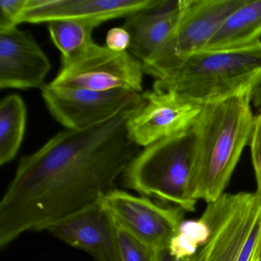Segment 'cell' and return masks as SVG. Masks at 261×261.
Instances as JSON below:
<instances>
[{"mask_svg":"<svg viewBox=\"0 0 261 261\" xmlns=\"http://www.w3.org/2000/svg\"><path fill=\"white\" fill-rule=\"evenodd\" d=\"M146 99L137 94L108 120L65 129L22 157L0 202V247L102 201L140 146L128 130Z\"/></svg>","mask_w":261,"mask_h":261,"instance_id":"6da1fadb","label":"cell"},{"mask_svg":"<svg viewBox=\"0 0 261 261\" xmlns=\"http://www.w3.org/2000/svg\"><path fill=\"white\" fill-rule=\"evenodd\" d=\"M254 94L241 95L202 108L193 127L196 141L195 198L208 203L227 188L241 154L249 144Z\"/></svg>","mask_w":261,"mask_h":261,"instance_id":"7a4b0ae2","label":"cell"},{"mask_svg":"<svg viewBox=\"0 0 261 261\" xmlns=\"http://www.w3.org/2000/svg\"><path fill=\"white\" fill-rule=\"evenodd\" d=\"M261 87V42L235 49L201 50L172 75L155 82L153 89L173 91L204 107Z\"/></svg>","mask_w":261,"mask_h":261,"instance_id":"3957f363","label":"cell"},{"mask_svg":"<svg viewBox=\"0 0 261 261\" xmlns=\"http://www.w3.org/2000/svg\"><path fill=\"white\" fill-rule=\"evenodd\" d=\"M195 153L192 126L143 148L123 172L122 185L142 196L195 212Z\"/></svg>","mask_w":261,"mask_h":261,"instance_id":"277c9868","label":"cell"},{"mask_svg":"<svg viewBox=\"0 0 261 261\" xmlns=\"http://www.w3.org/2000/svg\"><path fill=\"white\" fill-rule=\"evenodd\" d=\"M207 235L195 254L182 261H261V196L224 193L201 216Z\"/></svg>","mask_w":261,"mask_h":261,"instance_id":"5b68a950","label":"cell"},{"mask_svg":"<svg viewBox=\"0 0 261 261\" xmlns=\"http://www.w3.org/2000/svg\"><path fill=\"white\" fill-rule=\"evenodd\" d=\"M246 0H187L176 27L159 49L143 63L155 82L172 75L194 53L204 48L226 19Z\"/></svg>","mask_w":261,"mask_h":261,"instance_id":"8992f818","label":"cell"},{"mask_svg":"<svg viewBox=\"0 0 261 261\" xmlns=\"http://www.w3.org/2000/svg\"><path fill=\"white\" fill-rule=\"evenodd\" d=\"M50 85L93 91L123 90L141 94L143 63L129 51L117 53L93 42L66 61Z\"/></svg>","mask_w":261,"mask_h":261,"instance_id":"52a82bcc","label":"cell"},{"mask_svg":"<svg viewBox=\"0 0 261 261\" xmlns=\"http://www.w3.org/2000/svg\"><path fill=\"white\" fill-rule=\"evenodd\" d=\"M117 226L155 250L169 249L185 221V211L163 206L147 197L115 189L103 200Z\"/></svg>","mask_w":261,"mask_h":261,"instance_id":"ba28073f","label":"cell"},{"mask_svg":"<svg viewBox=\"0 0 261 261\" xmlns=\"http://www.w3.org/2000/svg\"><path fill=\"white\" fill-rule=\"evenodd\" d=\"M143 95L145 105L128 123L129 135L140 147L192 127L203 108L169 90L152 89Z\"/></svg>","mask_w":261,"mask_h":261,"instance_id":"9c48e42d","label":"cell"},{"mask_svg":"<svg viewBox=\"0 0 261 261\" xmlns=\"http://www.w3.org/2000/svg\"><path fill=\"white\" fill-rule=\"evenodd\" d=\"M51 115L67 129H79L108 120L135 94L123 90L93 91L55 87L42 90Z\"/></svg>","mask_w":261,"mask_h":261,"instance_id":"30bf717a","label":"cell"},{"mask_svg":"<svg viewBox=\"0 0 261 261\" xmlns=\"http://www.w3.org/2000/svg\"><path fill=\"white\" fill-rule=\"evenodd\" d=\"M45 230L97 261H120L118 228L102 201L59 220Z\"/></svg>","mask_w":261,"mask_h":261,"instance_id":"8fae6325","label":"cell"},{"mask_svg":"<svg viewBox=\"0 0 261 261\" xmlns=\"http://www.w3.org/2000/svg\"><path fill=\"white\" fill-rule=\"evenodd\" d=\"M51 65L32 33L18 27L0 30V88L25 90L46 85Z\"/></svg>","mask_w":261,"mask_h":261,"instance_id":"7c38bea8","label":"cell"},{"mask_svg":"<svg viewBox=\"0 0 261 261\" xmlns=\"http://www.w3.org/2000/svg\"><path fill=\"white\" fill-rule=\"evenodd\" d=\"M153 0H29L21 23L56 20L91 22L98 27L149 7Z\"/></svg>","mask_w":261,"mask_h":261,"instance_id":"4fadbf2b","label":"cell"},{"mask_svg":"<svg viewBox=\"0 0 261 261\" xmlns=\"http://www.w3.org/2000/svg\"><path fill=\"white\" fill-rule=\"evenodd\" d=\"M187 0H153L149 7L125 18L123 27L131 37L129 51L144 63L170 36Z\"/></svg>","mask_w":261,"mask_h":261,"instance_id":"5bb4252c","label":"cell"},{"mask_svg":"<svg viewBox=\"0 0 261 261\" xmlns=\"http://www.w3.org/2000/svg\"><path fill=\"white\" fill-rule=\"evenodd\" d=\"M259 42L261 0H246L224 20L202 50L235 49Z\"/></svg>","mask_w":261,"mask_h":261,"instance_id":"9a60e30c","label":"cell"},{"mask_svg":"<svg viewBox=\"0 0 261 261\" xmlns=\"http://www.w3.org/2000/svg\"><path fill=\"white\" fill-rule=\"evenodd\" d=\"M27 111L19 94L6 96L0 103V165L14 160L20 149L27 126Z\"/></svg>","mask_w":261,"mask_h":261,"instance_id":"2e32d148","label":"cell"},{"mask_svg":"<svg viewBox=\"0 0 261 261\" xmlns=\"http://www.w3.org/2000/svg\"><path fill=\"white\" fill-rule=\"evenodd\" d=\"M96 27V24L77 20L48 22V30L53 43L60 51L61 62L71 59L92 44Z\"/></svg>","mask_w":261,"mask_h":261,"instance_id":"e0dca14e","label":"cell"},{"mask_svg":"<svg viewBox=\"0 0 261 261\" xmlns=\"http://www.w3.org/2000/svg\"><path fill=\"white\" fill-rule=\"evenodd\" d=\"M207 235V225L201 218L184 221L171 241L169 253L175 261L185 260L195 254Z\"/></svg>","mask_w":261,"mask_h":261,"instance_id":"ac0fdd59","label":"cell"},{"mask_svg":"<svg viewBox=\"0 0 261 261\" xmlns=\"http://www.w3.org/2000/svg\"><path fill=\"white\" fill-rule=\"evenodd\" d=\"M118 228V247L120 261H156L157 250Z\"/></svg>","mask_w":261,"mask_h":261,"instance_id":"d6986e66","label":"cell"},{"mask_svg":"<svg viewBox=\"0 0 261 261\" xmlns=\"http://www.w3.org/2000/svg\"><path fill=\"white\" fill-rule=\"evenodd\" d=\"M29 0H1L0 1V30L18 27L27 8Z\"/></svg>","mask_w":261,"mask_h":261,"instance_id":"ffe728a7","label":"cell"},{"mask_svg":"<svg viewBox=\"0 0 261 261\" xmlns=\"http://www.w3.org/2000/svg\"><path fill=\"white\" fill-rule=\"evenodd\" d=\"M248 145L256 177V193L261 196V111L256 113L253 117V127Z\"/></svg>","mask_w":261,"mask_h":261,"instance_id":"44dd1931","label":"cell"},{"mask_svg":"<svg viewBox=\"0 0 261 261\" xmlns=\"http://www.w3.org/2000/svg\"><path fill=\"white\" fill-rule=\"evenodd\" d=\"M130 43V35L123 27L111 29L107 34L106 46L112 51L117 53L128 51Z\"/></svg>","mask_w":261,"mask_h":261,"instance_id":"7402d4cb","label":"cell"},{"mask_svg":"<svg viewBox=\"0 0 261 261\" xmlns=\"http://www.w3.org/2000/svg\"><path fill=\"white\" fill-rule=\"evenodd\" d=\"M156 261H175V259L169 253V249H166L157 252Z\"/></svg>","mask_w":261,"mask_h":261,"instance_id":"603a6c76","label":"cell"}]
</instances>
